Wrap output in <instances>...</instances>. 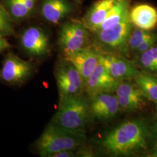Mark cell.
Here are the masks:
<instances>
[{
	"instance_id": "cell-12",
	"label": "cell",
	"mask_w": 157,
	"mask_h": 157,
	"mask_svg": "<svg viewBox=\"0 0 157 157\" xmlns=\"http://www.w3.org/2000/svg\"><path fill=\"white\" fill-rule=\"evenodd\" d=\"M64 58L76 68L86 84L99 63L98 53L87 48L65 55Z\"/></svg>"
},
{
	"instance_id": "cell-21",
	"label": "cell",
	"mask_w": 157,
	"mask_h": 157,
	"mask_svg": "<svg viewBox=\"0 0 157 157\" xmlns=\"http://www.w3.org/2000/svg\"><path fill=\"white\" fill-rule=\"evenodd\" d=\"M12 19L5 6L0 4V35L9 36L14 34Z\"/></svg>"
},
{
	"instance_id": "cell-7",
	"label": "cell",
	"mask_w": 157,
	"mask_h": 157,
	"mask_svg": "<svg viewBox=\"0 0 157 157\" xmlns=\"http://www.w3.org/2000/svg\"><path fill=\"white\" fill-rule=\"evenodd\" d=\"M33 71V65L30 62L21 59L13 52H10L3 61L0 76L6 83L18 85L27 80Z\"/></svg>"
},
{
	"instance_id": "cell-13",
	"label": "cell",
	"mask_w": 157,
	"mask_h": 157,
	"mask_svg": "<svg viewBox=\"0 0 157 157\" xmlns=\"http://www.w3.org/2000/svg\"><path fill=\"white\" fill-rule=\"evenodd\" d=\"M89 108L90 113L101 120L113 118L120 109L117 95L111 93H101L92 97Z\"/></svg>"
},
{
	"instance_id": "cell-17",
	"label": "cell",
	"mask_w": 157,
	"mask_h": 157,
	"mask_svg": "<svg viewBox=\"0 0 157 157\" xmlns=\"http://www.w3.org/2000/svg\"><path fill=\"white\" fill-rule=\"evenodd\" d=\"M130 0H118L108 13L104 21L95 29L94 33L112 28L121 22L129 13Z\"/></svg>"
},
{
	"instance_id": "cell-11",
	"label": "cell",
	"mask_w": 157,
	"mask_h": 157,
	"mask_svg": "<svg viewBox=\"0 0 157 157\" xmlns=\"http://www.w3.org/2000/svg\"><path fill=\"white\" fill-rule=\"evenodd\" d=\"M120 109L125 111H135L144 105L146 97L139 87L128 82H121L115 90Z\"/></svg>"
},
{
	"instance_id": "cell-18",
	"label": "cell",
	"mask_w": 157,
	"mask_h": 157,
	"mask_svg": "<svg viewBox=\"0 0 157 157\" xmlns=\"http://www.w3.org/2000/svg\"><path fill=\"white\" fill-rule=\"evenodd\" d=\"M37 0H5V7L12 20L20 21L28 17Z\"/></svg>"
},
{
	"instance_id": "cell-24",
	"label": "cell",
	"mask_w": 157,
	"mask_h": 157,
	"mask_svg": "<svg viewBox=\"0 0 157 157\" xmlns=\"http://www.w3.org/2000/svg\"><path fill=\"white\" fill-rule=\"evenodd\" d=\"M76 154L75 150H63L61 151L57 152L52 155L50 157H73L76 156Z\"/></svg>"
},
{
	"instance_id": "cell-23",
	"label": "cell",
	"mask_w": 157,
	"mask_h": 157,
	"mask_svg": "<svg viewBox=\"0 0 157 157\" xmlns=\"http://www.w3.org/2000/svg\"><path fill=\"white\" fill-rule=\"evenodd\" d=\"M157 41V37L153 33L151 36L146 39L141 44L136 50V52L139 54H141L142 53L146 51L151 48L153 47L155 42Z\"/></svg>"
},
{
	"instance_id": "cell-6",
	"label": "cell",
	"mask_w": 157,
	"mask_h": 157,
	"mask_svg": "<svg viewBox=\"0 0 157 157\" xmlns=\"http://www.w3.org/2000/svg\"><path fill=\"white\" fill-rule=\"evenodd\" d=\"M89 40V30L82 23L69 22L60 29L58 44L65 56L85 48Z\"/></svg>"
},
{
	"instance_id": "cell-27",
	"label": "cell",
	"mask_w": 157,
	"mask_h": 157,
	"mask_svg": "<svg viewBox=\"0 0 157 157\" xmlns=\"http://www.w3.org/2000/svg\"><path fill=\"white\" fill-rule=\"evenodd\" d=\"M156 104H157V102H156Z\"/></svg>"
},
{
	"instance_id": "cell-10",
	"label": "cell",
	"mask_w": 157,
	"mask_h": 157,
	"mask_svg": "<svg viewBox=\"0 0 157 157\" xmlns=\"http://www.w3.org/2000/svg\"><path fill=\"white\" fill-rule=\"evenodd\" d=\"M98 54L99 62L104 65L112 77L118 80L136 78L140 74L136 67L125 59L109 54Z\"/></svg>"
},
{
	"instance_id": "cell-26",
	"label": "cell",
	"mask_w": 157,
	"mask_h": 157,
	"mask_svg": "<svg viewBox=\"0 0 157 157\" xmlns=\"http://www.w3.org/2000/svg\"><path fill=\"white\" fill-rule=\"evenodd\" d=\"M154 157H157V148H156V150H155V153L154 154V155H153Z\"/></svg>"
},
{
	"instance_id": "cell-9",
	"label": "cell",
	"mask_w": 157,
	"mask_h": 157,
	"mask_svg": "<svg viewBox=\"0 0 157 157\" xmlns=\"http://www.w3.org/2000/svg\"><path fill=\"white\" fill-rule=\"evenodd\" d=\"M122 81L114 78L99 62L86 84V90L91 97L101 93L115 91Z\"/></svg>"
},
{
	"instance_id": "cell-20",
	"label": "cell",
	"mask_w": 157,
	"mask_h": 157,
	"mask_svg": "<svg viewBox=\"0 0 157 157\" xmlns=\"http://www.w3.org/2000/svg\"><path fill=\"white\" fill-rule=\"evenodd\" d=\"M152 33L150 31L145 30L141 29H134L132 30L129 35L128 41V50L135 51L148 37Z\"/></svg>"
},
{
	"instance_id": "cell-22",
	"label": "cell",
	"mask_w": 157,
	"mask_h": 157,
	"mask_svg": "<svg viewBox=\"0 0 157 157\" xmlns=\"http://www.w3.org/2000/svg\"><path fill=\"white\" fill-rule=\"evenodd\" d=\"M140 62L146 69L157 72V46L154 45L140 54Z\"/></svg>"
},
{
	"instance_id": "cell-5",
	"label": "cell",
	"mask_w": 157,
	"mask_h": 157,
	"mask_svg": "<svg viewBox=\"0 0 157 157\" xmlns=\"http://www.w3.org/2000/svg\"><path fill=\"white\" fill-rule=\"evenodd\" d=\"M132 30L129 14L124 20L112 28L94 32L98 44L102 48L111 50H128V41Z\"/></svg>"
},
{
	"instance_id": "cell-4",
	"label": "cell",
	"mask_w": 157,
	"mask_h": 157,
	"mask_svg": "<svg viewBox=\"0 0 157 157\" xmlns=\"http://www.w3.org/2000/svg\"><path fill=\"white\" fill-rule=\"evenodd\" d=\"M56 78L59 98L80 94L86 86V83L78 71L65 58L56 67Z\"/></svg>"
},
{
	"instance_id": "cell-8",
	"label": "cell",
	"mask_w": 157,
	"mask_h": 157,
	"mask_svg": "<svg viewBox=\"0 0 157 157\" xmlns=\"http://www.w3.org/2000/svg\"><path fill=\"white\" fill-rule=\"evenodd\" d=\"M21 44L23 50L32 56H44L50 48L48 36L42 29L37 26L29 27L23 31Z\"/></svg>"
},
{
	"instance_id": "cell-14",
	"label": "cell",
	"mask_w": 157,
	"mask_h": 157,
	"mask_svg": "<svg viewBox=\"0 0 157 157\" xmlns=\"http://www.w3.org/2000/svg\"><path fill=\"white\" fill-rule=\"evenodd\" d=\"M131 22L137 28L150 31L157 26V11L148 4L135 6L129 11Z\"/></svg>"
},
{
	"instance_id": "cell-19",
	"label": "cell",
	"mask_w": 157,
	"mask_h": 157,
	"mask_svg": "<svg viewBox=\"0 0 157 157\" xmlns=\"http://www.w3.org/2000/svg\"><path fill=\"white\" fill-rule=\"evenodd\" d=\"M136 82L143 94L148 100L157 102V79L145 73H140L136 77Z\"/></svg>"
},
{
	"instance_id": "cell-1",
	"label": "cell",
	"mask_w": 157,
	"mask_h": 157,
	"mask_svg": "<svg viewBox=\"0 0 157 157\" xmlns=\"http://www.w3.org/2000/svg\"><path fill=\"white\" fill-rule=\"evenodd\" d=\"M150 136L143 121L130 120L107 133L101 146L107 154L113 156H128L145 149Z\"/></svg>"
},
{
	"instance_id": "cell-3",
	"label": "cell",
	"mask_w": 157,
	"mask_h": 157,
	"mask_svg": "<svg viewBox=\"0 0 157 157\" xmlns=\"http://www.w3.org/2000/svg\"><path fill=\"white\" fill-rule=\"evenodd\" d=\"M90 108L80 94L59 98L58 108L51 122L65 129L84 133Z\"/></svg>"
},
{
	"instance_id": "cell-15",
	"label": "cell",
	"mask_w": 157,
	"mask_h": 157,
	"mask_svg": "<svg viewBox=\"0 0 157 157\" xmlns=\"http://www.w3.org/2000/svg\"><path fill=\"white\" fill-rule=\"evenodd\" d=\"M40 11L46 21L57 24L71 13L72 7L67 0H44Z\"/></svg>"
},
{
	"instance_id": "cell-16",
	"label": "cell",
	"mask_w": 157,
	"mask_h": 157,
	"mask_svg": "<svg viewBox=\"0 0 157 157\" xmlns=\"http://www.w3.org/2000/svg\"><path fill=\"white\" fill-rule=\"evenodd\" d=\"M118 0H98L90 8L83 19L84 26L94 32L102 22Z\"/></svg>"
},
{
	"instance_id": "cell-25",
	"label": "cell",
	"mask_w": 157,
	"mask_h": 157,
	"mask_svg": "<svg viewBox=\"0 0 157 157\" xmlns=\"http://www.w3.org/2000/svg\"><path fill=\"white\" fill-rule=\"evenodd\" d=\"M11 45L6 39V37L0 35V54L4 51L10 48Z\"/></svg>"
},
{
	"instance_id": "cell-2",
	"label": "cell",
	"mask_w": 157,
	"mask_h": 157,
	"mask_svg": "<svg viewBox=\"0 0 157 157\" xmlns=\"http://www.w3.org/2000/svg\"><path fill=\"white\" fill-rule=\"evenodd\" d=\"M84 138V133L65 129L51 122L36 141L35 147L40 156L50 157L57 152L75 150Z\"/></svg>"
}]
</instances>
